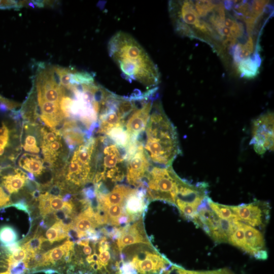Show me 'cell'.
<instances>
[{
  "label": "cell",
  "instance_id": "cell-1",
  "mask_svg": "<svg viewBox=\"0 0 274 274\" xmlns=\"http://www.w3.org/2000/svg\"><path fill=\"white\" fill-rule=\"evenodd\" d=\"M110 57L124 78L147 87H155L160 81L158 68L143 47L129 34L119 31L110 39Z\"/></svg>",
  "mask_w": 274,
  "mask_h": 274
},
{
  "label": "cell",
  "instance_id": "cell-2",
  "mask_svg": "<svg viewBox=\"0 0 274 274\" xmlns=\"http://www.w3.org/2000/svg\"><path fill=\"white\" fill-rule=\"evenodd\" d=\"M144 150L151 164L167 167L180 153L177 132L159 101H155L145 128Z\"/></svg>",
  "mask_w": 274,
  "mask_h": 274
},
{
  "label": "cell",
  "instance_id": "cell-3",
  "mask_svg": "<svg viewBox=\"0 0 274 274\" xmlns=\"http://www.w3.org/2000/svg\"><path fill=\"white\" fill-rule=\"evenodd\" d=\"M173 264L152 244H136L117 252L106 274H164Z\"/></svg>",
  "mask_w": 274,
  "mask_h": 274
},
{
  "label": "cell",
  "instance_id": "cell-4",
  "mask_svg": "<svg viewBox=\"0 0 274 274\" xmlns=\"http://www.w3.org/2000/svg\"><path fill=\"white\" fill-rule=\"evenodd\" d=\"M97 138L91 136L74 151L72 158L54 182L62 183L66 192L76 193L94 178Z\"/></svg>",
  "mask_w": 274,
  "mask_h": 274
},
{
  "label": "cell",
  "instance_id": "cell-5",
  "mask_svg": "<svg viewBox=\"0 0 274 274\" xmlns=\"http://www.w3.org/2000/svg\"><path fill=\"white\" fill-rule=\"evenodd\" d=\"M97 139L94 185L114 184L122 181L126 176L125 150L105 135Z\"/></svg>",
  "mask_w": 274,
  "mask_h": 274
},
{
  "label": "cell",
  "instance_id": "cell-6",
  "mask_svg": "<svg viewBox=\"0 0 274 274\" xmlns=\"http://www.w3.org/2000/svg\"><path fill=\"white\" fill-rule=\"evenodd\" d=\"M146 197L148 200H161L175 205L179 190L184 182L175 172L172 165L155 166L146 177Z\"/></svg>",
  "mask_w": 274,
  "mask_h": 274
},
{
  "label": "cell",
  "instance_id": "cell-7",
  "mask_svg": "<svg viewBox=\"0 0 274 274\" xmlns=\"http://www.w3.org/2000/svg\"><path fill=\"white\" fill-rule=\"evenodd\" d=\"M126 177L128 183L135 187L144 186L143 179L150 170L151 163L144 150L143 143L138 140L125 149Z\"/></svg>",
  "mask_w": 274,
  "mask_h": 274
},
{
  "label": "cell",
  "instance_id": "cell-8",
  "mask_svg": "<svg viewBox=\"0 0 274 274\" xmlns=\"http://www.w3.org/2000/svg\"><path fill=\"white\" fill-rule=\"evenodd\" d=\"M208 196L206 183L192 185L184 181L179 190L175 205L183 217L192 221L197 215V208Z\"/></svg>",
  "mask_w": 274,
  "mask_h": 274
},
{
  "label": "cell",
  "instance_id": "cell-9",
  "mask_svg": "<svg viewBox=\"0 0 274 274\" xmlns=\"http://www.w3.org/2000/svg\"><path fill=\"white\" fill-rule=\"evenodd\" d=\"M157 90V87L144 93L139 104L128 117L125 129L132 140L139 139L140 135L145 130L151 112L153 101L151 96Z\"/></svg>",
  "mask_w": 274,
  "mask_h": 274
},
{
  "label": "cell",
  "instance_id": "cell-10",
  "mask_svg": "<svg viewBox=\"0 0 274 274\" xmlns=\"http://www.w3.org/2000/svg\"><path fill=\"white\" fill-rule=\"evenodd\" d=\"M273 113L267 112L257 118L253 123L250 141L257 154L263 155L273 150Z\"/></svg>",
  "mask_w": 274,
  "mask_h": 274
},
{
  "label": "cell",
  "instance_id": "cell-11",
  "mask_svg": "<svg viewBox=\"0 0 274 274\" xmlns=\"http://www.w3.org/2000/svg\"><path fill=\"white\" fill-rule=\"evenodd\" d=\"M231 208L239 221L254 228L263 229L268 222L270 207L268 202L256 200Z\"/></svg>",
  "mask_w": 274,
  "mask_h": 274
},
{
  "label": "cell",
  "instance_id": "cell-12",
  "mask_svg": "<svg viewBox=\"0 0 274 274\" xmlns=\"http://www.w3.org/2000/svg\"><path fill=\"white\" fill-rule=\"evenodd\" d=\"M117 239L115 243L118 252L125 247L136 244H151L145 232L142 218L132 224L116 229Z\"/></svg>",
  "mask_w": 274,
  "mask_h": 274
},
{
  "label": "cell",
  "instance_id": "cell-13",
  "mask_svg": "<svg viewBox=\"0 0 274 274\" xmlns=\"http://www.w3.org/2000/svg\"><path fill=\"white\" fill-rule=\"evenodd\" d=\"M243 227L245 242L244 251L257 259H266L268 254L262 233L256 228L245 223H243Z\"/></svg>",
  "mask_w": 274,
  "mask_h": 274
},
{
  "label": "cell",
  "instance_id": "cell-14",
  "mask_svg": "<svg viewBox=\"0 0 274 274\" xmlns=\"http://www.w3.org/2000/svg\"><path fill=\"white\" fill-rule=\"evenodd\" d=\"M27 180L26 173L19 168H14L11 173H0L1 186L10 196L22 190Z\"/></svg>",
  "mask_w": 274,
  "mask_h": 274
},
{
  "label": "cell",
  "instance_id": "cell-15",
  "mask_svg": "<svg viewBox=\"0 0 274 274\" xmlns=\"http://www.w3.org/2000/svg\"><path fill=\"white\" fill-rule=\"evenodd\" d=\"M74 226L78 232L79 239L86 237L88 232L98 227L95 219V211L91 203L77 216Z\"/></svg>",
  "mask_w": 274,
  "mask_h": 274
},
{
  "label": "cell",
  "instance_id": "cell-16",
  "mask_svg": "<svg viewBox=\"0 0 274 274\" xmlns=\"http://www.w3.org/2000/svg\"><path fill=\"white\" fill-rule=\"evenodd\" d=\"M41 146L44 162L48 164V167H53L60 154L63 151L61 137L49 143L41 142Z\"/></svg>",
  "mask_w": 274,
  "mask_h": 274
},
{
  "label": "cell",
  "instance_id": "cell-17",
  "mask_svg": "<svg viewBox=\"0 0 274 274\" xmlns=\"http://www.w3.org/2000/svg\"><path fill=\"white\" fill-rule=\"evenodd\" d=\"M19 166L28 173L38 177L42 174L45 169L44 161L38 155L23 154L18 161Z\"/></svg>",
  "mask_w": 274,
  "mask_h": 274
},
{
  "label": "cell",
  "instance_id": "cell-18",
  "mask_svg": "<svg viewBox=\"0 0 274 274\" xmlns=\"http://www.w3.org/2000/svg\"><path fill=\"white\" fill-rule=\"evenodd\" d=\"M105 136H107L116 145L124 150L133 141L124 127L114 128L110 130Z\"/></svg>",
  "mask_w": 274,
  "mask_h": 274
},
{
  "label": "cell",
  "instance_id": "cell-19",
  "mask_svg": "<svg viewBox=\"0 0 274 274\" xmlns=\"http://www.w3.org/2000/svg\"><path fill=\"white\" fill-rule=\"evenodd\" d=\"M260 64V60L259 57H255L254 59L249 57L238 63V70L243 77L252 78L258 73Z\"/></svg>",
  "mask_w": 274,
  "mask_h": 274
},
{
  "label": "cell",
  "instance_id": "cell-20",
  "mask_svg": "<svg viewBox=\"0 0 274 274\" xmlns=\"http://www.w3.org/2000/svg\"><path fill=\"white\" fill-rule=\"evenodd\" d=\"M208 202L211 209L220 218L231 221H238L231 206L215 202L209 197L208 198Z\"/></svg>",
  "mask_w": 274,
  "mask_h": 274
},
{
  "label": "cell",
  "instance_id": "cell-21",
  "mask_svg": "<svg viewBox=\"0 0 274 274\" xmlns=\"http://www.w3.org/2000/svg\"><path fill=\"white\" fill-rule=\"evenodd\" d=\"M67 229L60 221H56L47 229L45 236L47 239L53 244L54 242H59L67 237Z\"/></svg>",
  "mask_w": 274,
  "mask_h": 274
},
{
  "label": "cell",
  "instance_id": "cell-22",
  "mask_svg": "<svg viewBox=\"0 0 274 274\" xmlns=\"http://www.w3.org/2000/svg\"><path fill=\"white\" fill-rule=\"evenodd\" d=\"M167 274H235L228 268H222L208 271H193L186 270L182 267L173 264L167 271Z\"/></svg>",
  "mask_w": 274,
  "mask_h": 274
},
{
  "label": "cell",
  "instance_id": "cell-23",
  "mask_svg": "<svg viewBox=\"0 0 274 274\" xmlns=\"http://www.w3.org/2000/svg\"><path fill=\"white\" fill-rule=\"evenodd\" d=\"M19 237L18 233L14 227L9 225L0 227V244L6 246L16 242Z\"/></svg>",
  "mask_w": 274,
  "mask_h": 274
},
{
  "label": "cell",
  "instance_id": "cell-24",
  "mask_svg": "<svg viewBox=\"0 0 274 274\" xmlns=\"http://www.w3.org/2000/svg\"><path fill=\"white\" fill-rule=\"evenodd\" d=\"M46 239L43 235L36 233L33 237L22 245L29 253L33 254L40 251L42 244Z\"/></svg>",
  "mask_w": 274,
  "mask_h": 274
},
{
  "label": "cell",
  "instance_id": "cell-25",
  "mask_svg": "<svg viewBox=\"0 0 274 274\" xmlns=\"http://www.w3.org/2000/svg\"><path fill=\"white\" fill-rule=\"evenodd\" d=\"M216 5L211 1H198L194 5L195 10L198 15L205 17L208 14L212 11Z\"/></svg>",
  "mask_w": 274,
  "mask_h": 274
},
{
  "label": "cell",
  "instance_id": "cell-26",
  "mask_svg": "<svg viewBox=\"0 0 274 274\" xmlns=\"http://www.w3.org/2000/svg\"><path fill=\"white\" fill-rule=\"evenodd\" d=\"M22 147L25 151L29 153H39L40 152V148L37 145V139L32 134H27L25 136Z\"/></svg>",
  "mask_w": 274,
  "mask_h": 274
},
{
  "label": "cell",
  "instance_id": "cell-27",
  "mask_svg": "<svg viewBox=\"0 0 274 274\" xmlns=\"http://www.w3.org/2000/svg\"><path fill=\"white\" fill-rule=\"evenodd\" d=\"M233 54L234 61L238 63L241 60L249 57L251 53L244 44L238 43L235 46Z\"/></svg>",
  "mask_w": 274,
  "mask_h": 274
},
{
  "label": "cell",
  "instance_id": "cell-28",
  "mask_svg": "<svg viewBox=\"0 0 274 274\" xmlns=\"http://www.w3.org/2000/svg\"><path fill=\"white\" fill-rule=\"evenodd\" d=\"M268 3L267 1H256L253 3V5L250 10V14L249 17L254 20L260 15L264 10V8Z\"/></svg>",
  "mask_w": 274,
  "mask_h": 274
},
{
  "label": "cell",
  "instance_id": "cell-29",
  "mask_svg": "<svg viewBox=\"0 0 274 274\" xmlns=\"http://www.w3.org/2000/svg\"><path fill=\"white\" fill-rule=\"evenodd\" d=\"M20 105L19 103L6 98L0 95V111L6 112L8 110L13 111L14 109L20 106Z\"/></svg>",
  "mask_w": 274,
  "mask_h": 274
},
{
  "label": "cell",
  "instance_id": "cell-30",
  "mask_svg": "<svg viewBox=\"0 0 274 274\" xmlns=\"http://www.w3.org/2000/svg\"><path fill=\"white\" fill-rule=\"evenodd\" d=\"M62 196H54L51 195L50 197V208L52 213L61 210L64 205Z\"/></svg>",
  "mask_w": 274,
  "mask_h": 274
},
{
  "label": "cell",
  "instance_id": "cell-31",
  "mask_svg": "<svg viewBox=\"0 0 274 274\" xmlns=\"http://www.w3.org/2000/svg\"><path fill=\"white\" fill-rule=\"evenodd\" d=\"M12 203L11 196L0 185V210L11 206Z\"/></svg>",
  "mask_w": 274,
  "mask_h": 274
},
{
  "label": "cell",
  "instance_id": "cell-32",
  "mask_svg": "<svg viewBox=\"0 0 274 274\" xmlns=\"http://www.w3.org/2000/svg\"><path fill=\"white\" fill-rule=\"evenodd\" d=\"M244 33V26L242 23L234 22L233 26L230 28V35L237 39L243 36Z\"/></svg>",
  "mask_w": 274,
  "mask_h": 274
},
{
  "label": "cell",
  "instance_id": "cell-33",
  "mask_svg": "<svg viewBox=\"0 0 274 274\" xmlns=\"http://www.w3.org/2000/svg\"><path fill=\"white\" fill-rule=\"evenodd\" d=\"M193 26L202 33L212 34L213 32V29L211 26L204 20H200L199 19Z\"/></svg>",
  "mask_w": 274,
  "mask_h": 274
},
{
  "label": "cell",
  "instance_id": "cell-34",
  "mask_svg": "<svg viewBox=\"0 0 274 274\" xmlns=\"http://www.w3.org/2000/svg\"><path fill=\"white\" fill-rule=\"evenodd\" d=\"M11 206L15 207L17 209L23 211L28 214H30L29 207L25 198L18 200L12 204Z\"/></svg>",
  "mask_w": 274,
  "mask_h": 274
},
{
  "label": "cell",
  "instance_id": "cell-35",
  "mask_svg": "<svg viewBox=\"0 0 274 274\" xmlns=\"http://www.w3.org/2000/svg\"><path fill=\"white\" fill-rule=\"evenodd\" d=\"M19 2L14 1H0V9L19 8Z\"/></svg>",
  "mask_w": 274,
  "mask_h": 274
},
{
  "label": "cell",
  "instance_id": "cell-36",
  "mask_svg": "<svg viewBox=\"0 0 274 274\" xmlns=\"http://www.w3.org/2000/svg\"><path fill=\"white\" fill-rule=\"evenodd\" d=\"M236 42V39L231 37L230 34L223 42V46L224 47H231L234 46Z\"/></svg>",
  "mask_w": 274,
  "mask_h": 274
},
{
  "label": "cell",
  "instance_id": "cell-37",
  "mask_svg": "<svg viewBox=\"0 0 274 274\" xmlns=\"http://www.w3.org/2000/svg\"><path fill=\"white\" fill-rule=\"evenodd\" d=\"M1 136H10V130L4 122H2V124L0 126Z\"/></svg>",
  "mask_w": 274,
  "mask_h": 274
},
{
  "label": "cell",
  "instance_id": "cell-38",
  "mask_svg": "<svg viewBox=\"0 0 274 274\" xmlns=\"http://www.w3.org/2000/svg\"><path fill=\"white\" fill-rule=\"evenodd\" d=\"M53 214L57 221H61L68 216L63 210L54 212Z\"/></svg>",
  "mask_w": 274,
  "mask_h": 274
},
{
  "label": "cell",
  "instance_id": "cell-39",
  "mask_svg": "<svg viewBox=\"0 0 274 274\" xmlns=\"http://www.w3.org/2000/svg\"><path fill=\"white\" fill-rule=\"evenodd\" d=\"M246 48L251 54L254 51V42L252 37H249L247 42L244 44Z\"/></svg>",
  "mask_w": 274,
  "mask_h": 274
},
{
  "label": "cell",
  "instance_id": "cell-40",
  "mask_svg": "<svg viewBox=\"0 0 274 274\" xmlns=\"http://www.w3.org/2000/svg\"><path fill=\"white\" fill-rule=\"evenodd\" d=\"M9 267V264L0 261V274H10Z\"/></svg>",
  "mask_w": 274,
  "mask_h": 274
},
{
  "label": "cell",
  "instance_id": "cell-41",
  "mask_svg": "<svg viewBox=\"0 0 274 274\" xmlns=\"http://www.w3.org/2000/svg\"><path fill=\"white\" fill-rule=\"evenodd\" d=\"M10 136L0 137V148H5L9 145Z\"/></svg>",
  "mask_w": 274,
  "mask_h": 274
},
{
  "label": "cell",
  "instance_id": "cell-42",
  "mask_svg": "<svg viewBox=\"0 0 274 274\" xmlns=\"http://www.w3.org/2000/svg\"><path fill=\"white\" fill-rule=\"evenodd\" d=\"M234 22L235 21L234 20L230 18H226L225 20L224 24L225 26L230 28L233 26Z\"/></svg>",
  "mask_w": 274,
  "mask_h": 274
},
{
  "label": "cell",
  "instance_id": "cell-43",
  "mask_svg": "<svg viewBox=\"0 0 274 274\" xmlns=\"http://www.w3.org/2000/svg\"><path fill=\"white\" fill-rule=\"evenodd\" d=\"M222 36L227 37L230 34V28L224 26L221 31Z\"/></svg>",
  "mask_w": 274,
  "mask_h": 274
},
{
  "label": "cell",
  "instance_id": "cell-44",
  "mask_svg": "<svg viewBox=\"0 0 274 274\" xmlns=\"http://www.w3.org/2000/svg\"><path fill=\"white\" fill-rule=\"evenodd\" d=\"M26 175L27 178L29 180L35 181V175L33 174L30 173H27Z\"/></svg>",
  "mask_w": 274,
  "mask_h": 274
},
{
  "label": "cell",
  "instance_id": "cell-45",
  "mask_svg": "<svg viewBox=\"0 0 274 274\" xmlns=\"http://www.w3.org/2000/svg\"><path fill=\"white\" fill-rule=\"evenodd\" d=\"M5 152V148H0V156H2Z\"/></svg>",
  "mask_w": 274,
  "mask_h": 274
}]
</instances>
